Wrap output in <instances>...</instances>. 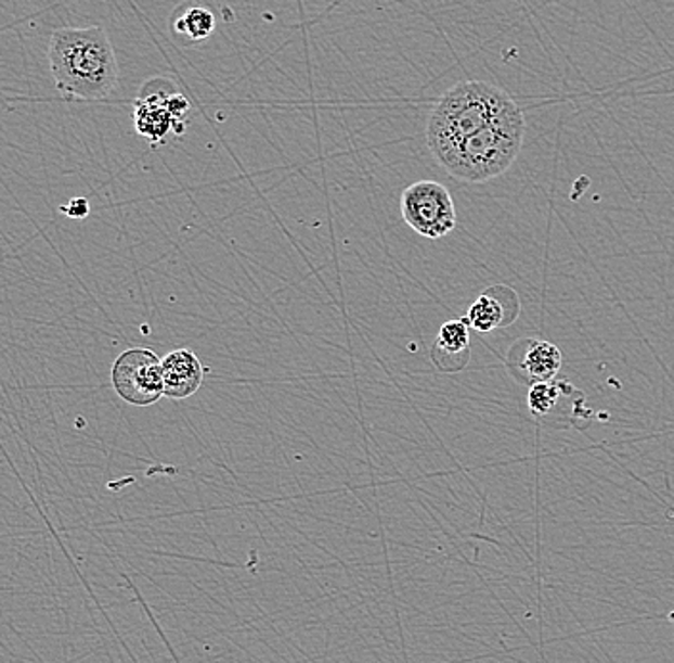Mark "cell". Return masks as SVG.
Segmentation results:
<instances>
[{"label": "cell", "instance_id": "cell-3", "mask_svg": "<svg viewBox=\"0 0 674 663\" xmlns=\"http://www.w3.org/2000/svg\"><path fill=\"white\" fill-rule=\"evenodd\" d=\"M523 137L526 117L518 104H511L494 122L469 135L437 162L456 179L485 182L510 169L521 152Z\"/></svg>", "mask_w": 674, "mask_h": 663}, {"label": "cell", "instance_id": "cell-2", "mask_svg": "<svg viewBox=\"0 0 674 663\" xmlns=\"http://www.w3.org/2000/svg\"><path fill=\"white\" fill-rule=\"evenodd\" d=\"M508 92L485 81H462L439 99L428 122V146L436 160L508 110Z\"/></svg>", "mask_w": 674, "mask_h": 663}, {"label": "cell", "instance_id": "cell-12", "mask_svg": "<svg viewBox=\"0 0 674 663\" xmlns=\"http://www.w3.org/2000/svg\"><path fill=\"white\" fill-rule=\"evenodd\" d=\"M561 395V385L552 382H536L529 387L527 405L533 417H546L552 410L556 409Z\"/></svg>", "mask_w": 674, "mask_h": 663}, {"label": "cell", "instance_id": "cell-7", "mask_svg": "<svg viewBox=\"0 0 674 663\" xmlns=\"http://www.w3.org/2000/svg\"><path fill=\"white\" fill-rule=\"evenodd\" d=\"M519 297L510 286L496 284L477 297L464 317V322L479 334H489L496 328L508 327L518 319Z\"/></svg>", "mask_w": 674, "mask_h": 663}, {"label": "cell", "instance_id": "cell-11", "mask_svg": "<svg viewBox=\"0 0 674 663\" xmlns=\"http://www.w3.org/2000/svg\"><path fill=\"white\" fill-rule=\"evenodd\" d=\"M213 12L204 7H192L174 22V31L189 37L190 41H204L213 34Z\"/></svg>", "mask_w": 674, "mask_h": 663}, {"label": "cell", "instance_id": "cell-9", "mask_svg": "<svg viewBox=\"0 0 674 663\" xmlns=\"http://www.w3.org/2000/svg\"><path fill=\"white\" fill-rule=\"evenodd\" d=\"M431 360L437 370L454 374L466 369L469 362V327L462 320H449L444 322L436 342L431 345Z\"/></svg>", "mask_w": 674, "mask_h": 663}, {"label": "cell", "instance_id": "cell-6", "mask_svg": "<svg viewBox=\"0 0 674 663\" xmlns=\"http://www.w3.org/2000/svg\"><path fill=\"white\" fill-rule=\"evenodd\" d=\"M117 395L134 407H150L164 397L161 359L146 347L121 353L112 369Z\"/></svg>", "mask_w": 674, "mask_h": 663}, {"label": "cell", "instance_id": "cell-4", "mask_svg": "<svg viewBox=\"0 0 674 663\" xmlns=\"http://www.w3.org/2000/svg\"><path fill=\"white\" fill-rule=\"evenodd\" d=\"M189 112V100L174 82L156 77L144 82L134 102V127L152 144H159L171 131L182 135Z\"/></svg>", "mask_w": 674, "mask_h": 663}, {"label": "cell", "instance_id": "cell-10", "mask_svg": "<svg viewBox=\"0 0 674 663\" xmlns=\"http://www.w3.org/2000/svg\"><path fill=\"white\" fill-rule=\"evenodd\" d=\"M526 345L523 355H519L518 362H516L518 370H514V374L521 377L519 380L533 385L536 382H552L558 377L561 362H563L558 345L544 342V340H529ZM508 365H514V362H508Z\"/></svg>", "mask_w": 674, "mask_h": 663}, {"label": "cell", "instance_id": "cell-5", "mask_svg": "<svg viewBox=\"0 0 674 663\" xmlns=\"http://www.w3.org/2000/svg\"><path fill=\"white\" fill-rule=\"evenodd\" d=\"M403 219L419 237L439 240L456 227V207L449 189L437 180H418L403 190Z\"/></svg>", "mask_w": 674, "mask_h": 663}, {"label": "cell", "instance_id": "cell-13", "mask_svg": "<svg viewBox=\"0 0 674 663\" xmlns=\"http://www.w3.org/2000/svg\"><path fill=\"white\" fill-rule=\"evenodd\" d=\"M60 212L72 217V219H85L91 212V205H89L87 197H74L69 204L62 205Z\"/></svg>", "mask_w": 674, "mask_h": 663}, {"label": "cell", "instance_id": "cell-8", "mask_svg": "<svg viewBox=\"0 0 674 663\" xmlns=\"http://www.w3.org/2000/svg\"><path fill=\"white\" fill-rule=\"evenodd\" d=\"M164 395L169 399H186L204 384L206 369L190 349H174L161 360Z\"/></svg>", "mask_w": 674, "mask_h": 663}, {"label": "cell", "instance_id": "cell-1", "mask_svg": "<svg viewBox=\"0 0 674 663\" xmlns=\"http://www.w3.org/2000/svg\"><path fill=\"white\" fill-rule=\"evenodd\" d=\"M49 64L56 89L67 99H107L119 82L116 50L102 25L54 29Z\"/></svg>", "mask_w": 674, "mask_h": 663}]
</instances>
